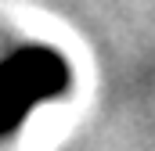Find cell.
<instances>
[{
    "instance_id": "1",
    "label": "cell",
    "mask_w": 155,
    "mask_h": 151,
    "mask_svg": "<svg viewBox=\"0 0 155 151\" xmlns=\"http://www.w3.org/2000/svg\"><path fill=\"white\" fill-rule=\"evenodd\" d=\"M69 83L72 69L54 47L29 43L0 58V137L15 133L36 104L61 97Z\"/></svg>"
}]
</instances>
